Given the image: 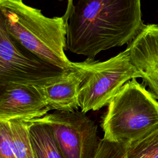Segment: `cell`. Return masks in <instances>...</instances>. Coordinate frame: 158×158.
Instances as JSON below:
<instances>
[{
    "instance_id": "ba28073f",
    "label": "cell",
    "mask_w": 158,
    "mask_h": 158,
    "mask_svg": "<svg viewBox=\"0 0 158 158\" xmlns=\"http://www.w3.org/2000/svg\"><path fill=\"white\" fill-rule=\"evenodd\" d=\"M127 48L140 78L158 100V25L144 24Z\"/></svg>"
},
{
    "instance_id": "7c38bea8",
    "label": "cell",
    "mask_w": 158,
    "mask_h": 158,
    "mask_svg": "<svg viewBox=\"0 0 158 158\" xmlns=\"http://www.w3.org/2000/svg\"><path fill=\"white\" fill-rule=\"evenodd\" d=\"M127 158H158V129L127 144Z\"/></svg>"
},
{
    "instance_id": "52a82bcc",
    "label": "cell",
    "mask_w": 158,
    "mask_h": 158,
    "mask_svg": "<svg viewBox=\"0 0 158 158\" xmlns=\"http://www.w3.org/2000/svg\"><path fill=\"white\" fill-rule=\"evenodd\" d=\"M50 110L39 86L15 83L0 85V121L28 122Z\"/></svg>"
},
{
    "instance_id": "30bf717a",
    "label": "cell",
    "mask_w": 158,
    "mask_h": 158,
    "mask_svg": "<svg viewBox=\"0 0 158 158\" xmlns=\"http://www.w3.org/2000/svg\"><path fill=\"white\" fill-rule=\"evenodd\" d=\"M26 122L35 158H65L49 124L39 118Z\"/></svg>"
},
{
    "instance_id": "6da1fadb",
    "label": "cell",
    "mask_w": 158,
    "mask_h": 158,
    "mask_svg": "<svg viewBox=\"0 0 158 158\" xmlns=\"http://www.w3.org/2000/svg\"><path fill=\"white\" fill-rule=\"evenodd\" d=\"M64 17L66 49L91 59L129 44L144 25L141 0H68Z\"/></svg>"
},
{
    "instance_id": "8fae6325",
    "label": "cell",
    "mask_w": 158,
    "mask_h": 158,
    "mask_svg": "<svg viewBox=\"0 0 158 158\" xmlns=\"http://www.w3.org/2000/svg\"><path fill=\"white\" fill-rule=\"evenodd\" d=\"M11 142L17 158H35L28 123L18 120L9 121Z\"/></svg>"
},
{
    "instance_id": "3957f363",
    "label": "cell",
    "mask_w": 158,
    "mask_h": 158,
    "mask_svg": "<svg viewBox=\"0 0 158 158\" xmlns=\"http://www.w3.org/2000/svg\"><path fill=\"white\" fill-rule=\"evenodd\" d=\"M104 139L128 144L158 129V100L133 78L108 104L101 124Z\"/></svg>"
},
{
    "instance_id": "7a4b0ae2",
    "label": "cell",
    "mask_w": 158,
    "mask_h": 158,
    "mask_svg": "<svg viewBox=\"0 0 158 158\" xmlns=\"http://www.w3.org/2000/svg\"><path fill=\"white\" fill-rule=\"evenodd\" d=\"M0 22L20 44L64 70L75 67L67 57V28L62 17H48L22 0H0Z\"/></svg>"
},
{
    "instance_id": "9c48e42d",
    "label": "cell",
    "mask_w": 158,
    "mask_h": 158,
    "mask_svg": "<svg viewBox=\"0 0 158 158\" xmlns=\"http://www.w3.org/2000/svg\"><path fill=\"white\" fill-rule=\"evenodd\" d=\"M75 67L47 84L39 86L50 110L75 111L80 107L79 93L85 77L81 62H73Z\"/></svg>"
},
{
    "instance_id": "5b68a950",
    "label": "cell",
    "mask_w": 158,
    "mask_h": 158,
    "mask_svg": "<svg viewBox=\"0 0 158 158\" xmlns=\"http://www.w3.org/2000/svg\"><path fill=\"white\" fill-rule=\"evenodd\" d=\"M67 71L25 48L0 22V85L15 83L41 86Z\"/></svg>"
},
{
    "instance_id": "4fadbf2b",
    "label": "cell",
    "mask_w": 158,
    "mask_h": 158,
    "mask_svg": "<svg viewBox=\"0 0 158 158\" xmlns=\"http://www.w3.org/2000/svg\"><path fill=\"white\" fill-rule=\"evenodd\" d=\"M94 158H127V144L102 138Z\"/></svg>"
},
{
    "instance_id": "5bb4252c",
    "label": "cell",
    "mask_w": 158,
    "mask_h": 158,
    "mask_svg": "<svg viewBox=\"0 0 158 158\" xmlns=\"http://www.w3.org/2000/svg\"><path fill=\"white\" fill-rule=\"evenodd\" d=\"M0 158H17L12 145L9 122L0 121Z\"/></svg>"
},
{
    "instance_id": "8992f818",
    "label": "cell",
    "mask_w": 158,
    "mask_h": 158,
    "mask_svg": "<svg viewBox=\"0 0 158 158\" xmlns=\"http://www.w3.org/2000/svg\"><path fill=\"white\" fill-rule=\"evenodd\" d=\"M40 120L52 127L65 158H94L101 140L94 122L79 111H55Z\"/></svg>"
},
{
    "instance_id": "277c9868",
    "label": "cell",
    "mask_w": 158,
    "mask_h": 158,
    "mask_svg": "<svg viewBox=\"0 0 158 158\" xmlns=\"http://www.w3.org/2000/svg\"><path fill=\"white\" fill-rule=\"evenodd\" d=\"M82 64L85 77L80 89L79 102L84 113L108 105L127 82L140 78L127 48L105 61L88 58Z\"/></svg>"
}]
</instances>
